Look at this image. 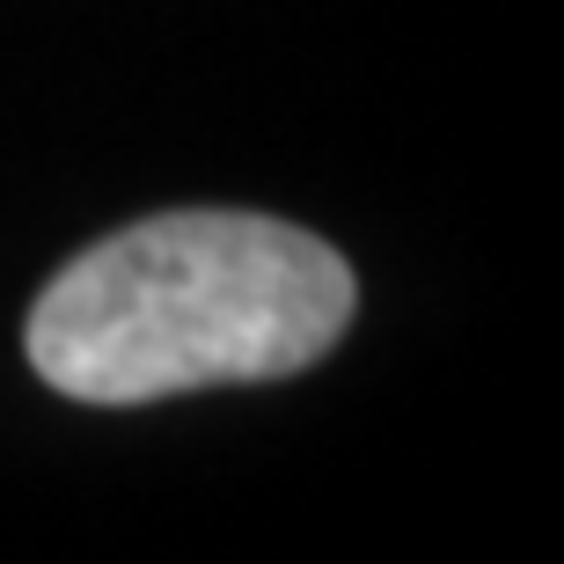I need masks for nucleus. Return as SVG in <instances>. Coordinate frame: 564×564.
Segmentation results:
<instances>
[{
    "label": "nucleus",
    "mask_w": 564,
    "mask_h": 564,
    "mask_svg": "<svg viewBox=\"0 0 564 564\" xmlns=\"http://www.w3.org/2000/svg\"><path fill=\"white\" fill-rule=\"evenodd\" d=\"M352 272L264 213H162L66 264L30 308V367L74 403L286 381L352 323Z\"/></svg>",
    "instance_id": "nucleus-1"
}]
</instances>
